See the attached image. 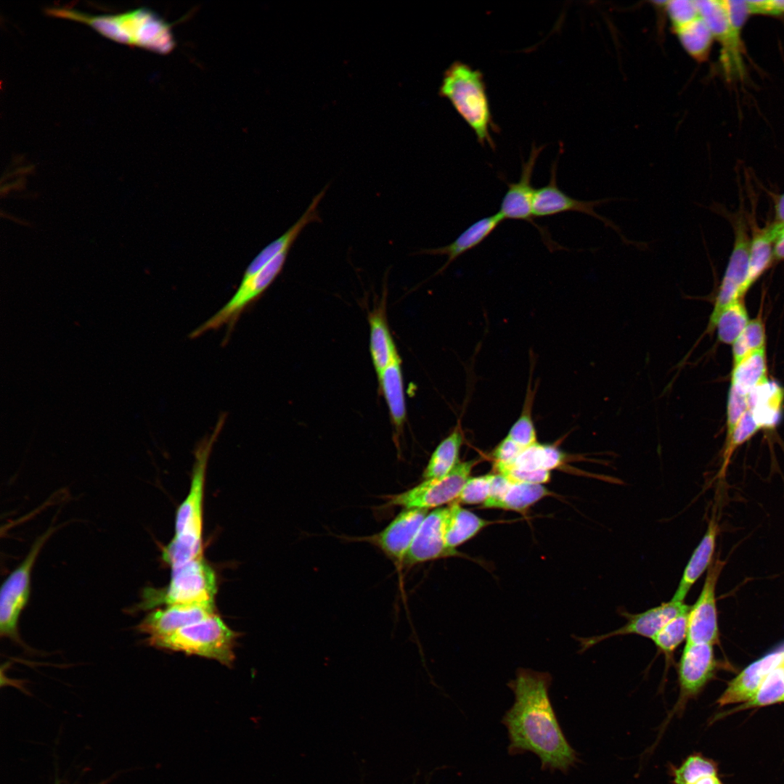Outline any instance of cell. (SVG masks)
<instances>
[{
    "label": "cell",
    "mask_w": 784,
    "mask_h": 784,
    "mask_svg": "<svg viewBox=\"0 0 784 784\" xmlns=\"http://www.w3.org/2000/svg\"><path fill=\"white\" fill-rule=\"evenodd\" d=\"M69 17L79 25L128 35L172 62L233 79L252 81L264 69L257 36L220 11L156 22H135L96 10L72 11Z\"/></svg>",
    "instance_id": "cell-1"
},
{
    "label": "cell",
    "mask_w": 784,
    "mask_h": 784,
    "mask_svg": "<svg viewBox=\"0 0 784 784\" xmlns=\"http://www.w3.org/2000/svg\"><path fill=\"white\" fill-rule=\"evenodd\" d=\"M711 197L716 212L742 224L740 185L724 110L685 90L667 106L659 133Z\"/></svg>",
    "instance_id": "cell-2"
},
{
    "label": "cell",
    "mask_w": 784,
    "mask_h": 784,
    "mask_svg": "<svg viewBox=\"0 0 784 784\" xmlns=\"http://www.w3.org/2000/svg\"><path fill=\"white\" fill-rule=\"evenodd\" d=\"M432 378H424L381 412L363 418L347 446L319 474L292 493L285 505L296 506L335 489L350 488L363 468L390 446L418 414L429 393Z\"/></svg>",
    "instance_id": "cell-3"
},
{
    "label": "cell",
    "mask_w": 784,
    "mask_h": 784,
    "mask_svg": "<svg viewBox=\"0 0 784 784\" xmlns=\"http://www.w3.org/2000/svg\"><path fill=\"white\" fill-rule=\"evenodd\" d=\"M714 690L687 694L670 712L639 719L605 738L581 745L579 758L644 764L679 754L705 716Z\"/></svg>",
    "instance_id": "cell-4"
},
{
    "label": "cell",
    "mask_w": 784,
    "mask_h": 784,
    "mask_svg": "<svg viewBox=\"0 0 784 784\" xmlns=\"http://www.w3.org/2000/svg\"><path fill=\"white\" fill-rule=\"evenodd\" d=\"M334 636L335 629L330 628L319 650L302 662L294 673L284 735L265 764L262 784H305L310 697L318 670Z\"/></svg>",
    "instance_id": "cell-5"
},
{
    "label": "cell",
    "mask_w": 784,
    "mask_h": 784,
    "mask_svg": "<svg viewBox=\"0 0 784 784\" xmlns=\"http://www.w3.org/2000/svg\"><path fill=\"white\" fill-rule=\"evenodd\" d=\"M583 406L577 408L572 445L552 470L554 527L565 564L599 535L580 480Z\"/></svg>",
    "instance_id": "cell-6"
},
{
    "label": "cell",
    "mask_w": 784,
    "mask_h": 784,
    "mask_svg": "<svg viewBox=\"0 0 784 784\" xmlns=\"http://www.w3.org/2000/svg\"><path fill=\"white\" fill-rule=\"evenodd\" d=\"M755 332L747 319L712 332L676 365L652 372L630 373L620 383H669V393L645 417L662 412L688 385L723 365Z\"/></svg>",
    "instance_id": "cell-7"
},
{
    "label": "cell",
    "mask_w": 784,
    "mask_h": 784,
    "mask_svg": "<svg viewBox=\"0 0 784 784\" xmlns=\"http://www.w3.org/2000/svg\"><path fill=\"white\" fill-rule=\"evenodd\" d=\"M492 281L493 277L489 278L469 296L457 318L437 341L419 356L400 368L377 391L367 405L363 418L371 417L381 412L418 381L428 376H434L438 367L458 339L469 333L482 332L476 313L487 295Z\"/></svg>",
    "instance_id": "cell-8"
},
{
    "label": "cell",
    "mask_w": 784,
    "mask_h": 784,
    "mask_svg": "<svg viewBox=\"0 0 784 784\" xmlns=\"http://www.w3.org/2000/svg\"><path fill=\"white\" fill-rule=\"evenodd\" d=\"M569 585L579 603L585 628L598 654L610 629V610L600 535L593 537L566 563Z\"/></svg>",
    "instance_id": "cell-9"
},
{
    "label": "cell",
    "mask_w": 784,
    "mask_h": 784,
    "mask_svg": "<svg viewBox=\"0 0 784 784\" xmlns=\"http://www.w3.org/2000/svg\"><path fill=\"white\" fill-rule=\"evenodd\" d=\"M695 660L694 642L687 630L679 646L649 678L635 708L637 720L667 713L685 698Z\"/></svg>",
    "instance_id": "cell-10"
},
{
    "label": "cell",
    "mask_w": 784,
    "mask_h": 784,
    "mask_svg": "<svg viewBox=\"0 0 784 784\" xmlns=\"http://www.w3.org/2000/svg\"><path fill=\"white\" fill-rule=\"evenodd\" d=\"M758 287L747 316L755 331L758 329L784 331V243L781 262L773 273H759Z\"/></svg>",
    "instance_id": "cell-11"
},
{
    "label": "cell",
    "mask_w": 784,
    "mask_h": 784,
    "mask_svg": "<svg viewBox=\"0 0 784 784\" xmlns=\"http://www.w3.org/2000/svg\"><path fill=\"white\" fill-rule=\"evenodd\" d=\"M737 716L738 711L703 716L682 752L697 757L725 756L735 743Z\"/></svg>",
    "instance_id": "cell-12"
},
{
    "label": "cell",
    "mask_w": 784,
    "mask_h": 784,
    "mask_svg": "<svg viewBox=\"0 0 784 784\" xmlns=\"http://www.w3.org/2000/svg\"><path fill=\"white\" fill-rule=\"evenodd\" d=\"M724 761L784 769V724L768 723L748 747L730 751Z\"/></svg>",
    "instance_id": "cell-13"
},
{
    "label": "cell",
    "mask_w": 784,
    "mask_h": 784,
    "mask_svg": "<svg viewBox=\"0 0 784 784\" xmlns=\"http://www.w3.org/2000/svg\"><path fill=\"white\" fill-rule=\"evenodd\" d=\"M783 677L784 671L759 654L746 666L737 679L742 690L740 698H764Z\"/></svg>",
    "instance_id": "cell-14"
},
{
    "label": "cell",
    "mask_w": 784,
    "mask_h": 784,
    "mask_svg": "<svg viewBox=\"0 0 784 784\" xmlns=\"http://www.w3.org/2000/svg\"><path fill=\"white\" fill-rule=\"evenodd\" d=\"M675 771L672 784H734L710 769L695 762L684 752L675 759Z\"/></svg>",
    "instance_id": "cell-15"
},
{
    "label": "cell",
    "mask_w": 784,
    "mask_h": 784,
    "mask_svg": "<svg viewBox=\"0 0 784 784\" xmlns=\"http://www.w3.org/2000/svg\"><path fill=\"white\" fill-rule=\"evenodd\" d=\"M641 771V764L625 762L608 763L586 784H634Z\"/></svg>",
    "instance_id": "cell-16"
},
{
    "label": "cell",
    "mask_w": 784,
    "mask_h": 784,
    "mask_svg": "<svg viewBox=\"0 0 784 784\" xmlns=\"http://www.w3.org/2000/svg\"><path fill=\"white\" fill-rule=\"evenodd\" d=\"M675 761H657L640 772L634 784H672Z\"/></svg>",
    "instance_id": "cell-17"
},
{
    "label": "cell",
    "mask_w": 784,
    "mask_h": 784,
    "mask_svg": "<svg viewBox=\"0 0 784 784\" xmlns=\"http://www.w3.org/2000/svg\"><path fill=\"white\" fill-rule=\"evenodd\" d=\"M760 654L784 671V611L779 625L767 639Z\"/></svg>",
    "instance_id": "cell-18"
},
{
    "label": "cell",
    "mask_w": 784,
    "mask_h": 784,
    "mask_svg": "<svg viewBox=\"0 0 784 784\" xmlns=\"http://www.w3.org/2000/svg\"><path fill=\"white\" fill-rule=\"evenodd\" d=\"M743 705L746 710L757 713L768 723L784 724V705L768 701H750Z\"/></svg>",
    "instance_id": "cell-19"
},
{
    "label": "cell",
    "mask_w": 784,
    "mask_h": 784,
    "mask_svg": "<svg viewBox=\"0 0 784 784\" xmlns=\"http://www.w3.org/2000/svg\"><path fill=\"white\" fill-rule=\"evenodd\" d=\"M743 703L750 702V701H768L773 702L777 705H784V677L780 681V683L773 688V690L764 698H740Z\"/></svg>",
    "instance_id": "cell-20"
}]
</instances>
